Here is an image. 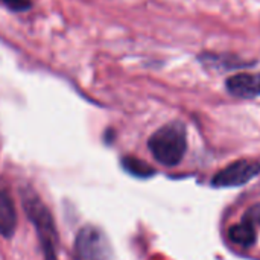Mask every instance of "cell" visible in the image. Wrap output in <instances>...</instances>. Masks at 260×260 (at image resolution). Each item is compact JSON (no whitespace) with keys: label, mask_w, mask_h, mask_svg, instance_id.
<instances>
[{"label":"cell","mask_w":260,"mask_h":260,"mask_svg":"<svg viewBox=\"0 0 260 260\" xmlns=\"http://www.w3.org/2000/svg\"><path fill=\"white\" fill-rule=\"evenodd\" d=\"M148 148L160 165L168 168L180 165L187 151V131L184 123L174 120L163 125L149 137Z\"/></svg>","instance_id":"6da1fadb"},{"label":"cell","mask_w":260,"mask_h":260,"mask_svg":"<svg viewBox=\"0 0 260 260\" xmlns=\"http://www.w3.org/2000/svg\"><path fill=\"white\" fill-rule=\"evenodd\" d=\"M73 260H116L108 235L93 224L81 227L73 244Z\"/></svg>","instance_id":"7a4b0ae2"},{"label":"cell","mask_w":260,"mask_h":260,"mask_svg":"<svg viewBox=\"0 0 260 260\" xmlns=\"http://www.w3.org/2000/svg\"><path fill=\"white\" fill-rule=\"evenodd\" d=\"M21 201L29 221L35 227L40 242L52 241L58 244V233H56L53 216L50 210L46 207V204L43 203V200L40 198V195L30 189H24L21 190Z\"/></svg>","instance_id":"3957f363"},{"label":"cell","mask_w":260,"mask_h":260,"mask_svg":"<svg viewBox=\"0 0 260 260\" xmlns=\"http://www.w3.org/2000/svg\"><path fill=\"white\" fill-rule=\"evenodd\" d=\"M260 174V163L253 160H238L221 169L213 178V187H239L250 183Z\"/></svg>","instance_id":"277c9868"},{"label":"cell","mask_w":260,"mask_h":260,"mask_svg":"<svg viewBox=\"0 0 260 260\" xmlns=\"http://www.w3.org/2000/svg\"><path fill=\"white\" fill-rule=\"evenodd\" d=\"M227 91L238 99H256L260 96V72H239L225 79Z\"/></svg>","instance_id":"5b68a950"},{"label":"cell","mask_w":260,"mask_h":260,"mask_svg":"<svg viewBox=\"0 0 260 260\" xmlns=\"http://www.w3.org/2000/svg\"><path fill=\"white\" fill-rule=\"evenodd\" d=\"M198 59L207 70H215V72H229V70H236L254 64V61L248 62L236 55L213 53V52H203L201 55H198Z\"/></svg>","instance_id":"8992f818"},{"label":"cell","mask_w":260,"mask_h":260,"mask_svg":"<svg viewBox=\"0 0 260 260\" xmlns=\"http://www.w3.org/2000/svg\"><path fill=\"white\" fill-rule=\"evenodd\" d=\"M17 224L18 216L11 195L6 190H0V235L5 239H11L15 235Z\"/></svg>","instance_id":"52a82bcc"},{"label":"cell","mask_w":260,"mask_h":260,"mask_svg":"<svg viewBox=\"0 0 260 260\" xmlns=\"http://www.w3.org/2000/svg\"><path fill=\"white\" fill-rule=\"evenodd\" d=\"M229 238L233 244L242 247V248H250L256 242V230L251 224L242 222L230 227L229 230Z\"/></svg>","instance_id":"ba28073f"},{"label":"cell","mask_w":260,"mask_h":260,"mask_svg":"<svg viewBox=\"0 0 260 260\" xmlns=\"http://www.w3.org/2000/svg\"><path fill=\"white\" fill-rule=\"evenodd\" d=\"M122 168L125 169V172H128L129 175L136 177V178H149L155 174V169L152 166H149L146 161L133 157V155H125L120 161Z\"/></svg>","instance_id":"9c48e42d"},{"label":"cell","mask_w":260,"mask_h":260,"mask_svg":"<svg viewBox=\"0 0 260 260\" xmlns=\"http://www.w3.org/2000/svg\"><path fill=\"white\" fill-rule=\"evenodd\" d=\"M0 3H3L8 9H11L14 12H23L32 6L30 0H0Z\"/></svg>","instance_id":"30bf717a"},{"label":"cell","mask_w":260,"mask_h":260,"mask_svg":"<svg viewBox=\"0 0 260 260\" xmlns=\"http://www.w3.org/2000/svg\"><path fill=\"white\" fill-rule=\"evenodd\" d=\"M242 222L251 224L253 227L260 224V204H256V206H253L251 209L247 210V213L244 215Z\"/></svg>","instance_id":"8fae6325"},{"label":"cell","mask_w":260,"mask_h":260,"mask_svg":"<svg viewBox=\"0 0 260 260\" xmlns=\"http://www.w3.org/2000/svg\"><path fill=\"white\" fill-rule=\"evenodd\" d=\"M43 247V254H44V260H58L56 257V242L52 241H43L41 242Z\"/></svg>","instance_id":"7c38bea8"}]
</instances>
